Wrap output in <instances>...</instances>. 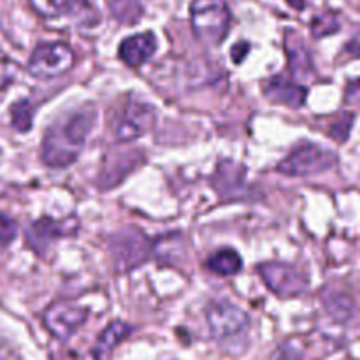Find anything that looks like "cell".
Returning <instances> with one entry per match:
<instances>
[{
  "label": "cell",
  "instance_id": "1",
  "mask_svg": "<svg viewBox=\"0 0 360 360\" xmlns=\"http://www.w3.org/2000/svg\"><path fill=\"white\" fill-rule=\"evenodd\" d=\"M97 115L91 105L67 115L62 122L51 125L42 143V160L56 169L69 167L77 160L86 137L90 136Z\"/></svg>",
  "mask_w": 360,
  "mask_h": 360
},
{
  "label": "cell",
  "instance_id": "2",
  "mask_svg": "<svg viewBox=\"0 0 360 360\" xmlns=\"http://www.w3.org/2000/svg\"><path fill=\"white\" fill-rule=\"evenodd\" d=\"M192 27L206 46H218L231 28V11L225 0H193L190 6Z\"/></svg>",
  "mask_w": 360,
  "mask_h": 360
},
{
  "label": "cell",
  "instance_id": "3",
  "mask_svg": "<svg viewBox=\"0 0 360 360\" xmlns=\"http://www.w3.org/2000/svg\"><path fill=\"white\" fill-rule=\"evenodd\" d=\"M336 162L338 158L333 151L323 150L313 143H301L288 153V157L283 162H280L278 171L285 176L304 178V176L329 171Z\"/></svg>",
  "mask_w": 360,
  "mask_h": 360
},
{
  "label": "cell",
  "instance_id": "4",
  "mask_svg": "<svg viewBox=\"0 0 360 360\" xmlns=\"http://www.w3.org/2000/svg\"><path fill=\"white\" fill-rule=\"evenodd\" d=\"M72 48L65 42H44L34 49L28 62V72L39 79H51L65 74L74 65Z\"/></svg>",
  "mask_w": 360,
  "mask_h": 360
},
{
  "label": "cell",
  "instance_id": "5",
  "mask_svg": "<svg viewBox=\"0 0 360 360\" xmlns=\"http://www.w3.org/2000/svg\"><path fill=\"white\" fill-rule=\"evenodd\" d=\"M259 274L266 287L280 297H295L308 290L309 281L297 267L288 264L267 262L260 264Z\"/></svg>",
  "mask_w": 360,
  "mask_h": 360
},
{
  "label": "cell",
  "instance_id": "6",
  "mask_svg": "<svg viewBox=\"0 0 360 360\" xmlns=\"http://www.w3.org/2000/svg\"><path fill=\"white\" fill-rule=\"evenodd\" d=\"M206 320L217 340H229L241 334L250 326V316L239 306L229 301H214L206 308Z\"/></svg>",
  "mask_w": 360,
  "mask_h": 360
},
{
  "label": "cell",
  "instance_id": "7",
  "mask_svg": "<svg viewBox=\"0 0 360 360\" xmlns=\"http://www.w3.org/2000/svg\"><path fill=\"white\" fill-rule=\"evenodd\" d=\"M155 123V109L141 101H129L115 120V136L118 141H134L146 134Z\"/></svg>",
  "mask_w": 360,
  "mask_h": 360
},
{
  "label": "cell",
  "instance_id": "8",
  "mask_svg": "<svg viewBox=\"0 0 360 360\" xmlns=\"http://www.w3.org/2000/svg\"><path fill=\"white\" fill-rule=\"evenodd\" d=\"M88 319V311L69 301L55 302L44 313V323L49 333L58 340L72 336Z\"/></svg>",
  "mask_w": 360,
  "mask_h": 360
},
{
  "label": "cell",
  "instance_id": "9",
  "mask_svg": "<svg viewBox=\"0 0 360 360\" xmlns=\"http://www.w3.org/2000/svg\"><path fill=\"white\" fill-rule=\"evenodd\" d=\"M213 186L225 200L246 199L250 192L245 181V169L234 162H221L213 178Z\"/></svg>",
  "mask_w": 360,
  "mask_h": 360
},
{
  "label": "cell",
  "instance_id": "10",
  "mask_svg": "<svg viewBox=\"0 0 360 360\" xmlns=\"http://www.w3.org/2000/svg\"><path fill=\"white\" fill-rule=\"evenodd\" d=\"M112 255L116 264L125 269L136 267L148 257L146 239L139 232H120L112 238Z\"/></svg>",
  "mask_w": 360,
  "mask_h": 360
},
{
  "label": "cell",
  "instance_id": "11",
  "mask_svg": "<svg viewBox=\"0 0 360 360\" xmlns=\"http://www.w3.org/2000/svg\"><path fill=\"white\" fill-rule=\"evenodd\" d=\"M264 94L269 101L278 102V104H283L287 108H301L306 101V91L304 86H301L295 81L287 79L283 76H274L271 79L266 81L264 84Z\"/></svg>",
  "mask_w": 360,
  "mask_h": 360
},
{
  "label": "cell",
  "instance_id": "12",
  "mask_svg": "<svg viewBox=\"0 0 360 360\" xmlns=\"http://www.w3.org/2000/svg\"><path fill=\"white\" fill-rule=\"evenodd\" d=\"M155 49H157L155 35L151 32H144L127 37L120 44L118 55L129 67H141L155 55Z\"/></svg>",
  "mask_w": 360,
  "mask_h": 360
},
{
  "label": "cell",
  "instance_id": "13",
  "mask_svg": "<svg viewBox=\"0 0 360 360\" xmlns=\"http://www.w3.org/2000/svg\"><path fill=\"white\" fill-rule=\"evenodd\" d=\"M285 49H287V58L290 70L297 79H309L315 74V65L309 49L306 48L304 42L295 34H287L285 39Z\"/></svg>",
  "mask_w": 360,
  "mask_h": 360
},
{
  "label": "cell",
  "instance_id": "14",
  "mask_svg": "<svg viewBox=\"0 0 360 360\" xmlns=\"http://www.w3.org/2000/svg\"><path fill=\"white\" fill-rule=\"evenodd\" d=\"M63 234L62 224L51 220V218H41L34 221L32 227L27 231V241L37 253L44 252L51 241Z\"/></svg>",
  "mask_w": 360,
  "mask_h": 360
},
{
  "label": "cell",
  "instance_id": "15",
  "mask_svg": "<svg viewBox=\"0 0 360 360\" xmlns=\"http://www.w3.org/2000/svg\"><path fill=\"white\" fill-rule=\"evenodd\" d=\"M130 334V327L125 322H112L111 326L105 327L98 336L97 343L94 347V355L97 360H108L111 352L125 340Z\"/></svg>",
  "mask_w": 360,
  "mask_h": 360
},
{
  "label": "cell",
  "instance_id": "16",
  "mask_svg": "<svg viewBox=\"0 0 360 360\" xmlns=\"http://www.w3.org/2000/svg\"><path fill=\"white\" fill-rule=\"evenodd\" d=\"M207 269L211 273L218 274V276H234L241 271L243 260L239 257L238 252L231 248H225L217 252L214 255H211L206 262Z\"/></svg>",
  "mask_w": 360,
  "mask_h": 360
},
{
  "label": "cell",
  "instance_id": "17",
  "mask_svg": "<svg viewBox=\"0 0 360 360\" xmlns=\"http://www.w3.org/2000/svg\"><path fill=\"white\" fill-rule=\"evenodd\" d=\"M323 304H326L327 313L338 322H345L354 313V302L347 294H341V292H330L323 295Z\"/></svg>",
  "mask_w": 360,
  "mask_h": 360
},
{
  "label": "cell",
  "instance_id": "18",
  "mask_svg": "<svg viewBox=\"0 0 360 360\" xmlns=\"http://www.w3.org/2000/svg\"><path fill=\"white\" fill-rule=\"evenodd\" d=\"M109 9L112 16L127 25H134L143 16V4L141 0H109Z\"/></svg>",
  "mask_w": 360,
  "mask_h": 360
},
{
  "label": "cell",
  "instance_id": "19",
  "mask_svg": "<svg viewBox=\"0 0 360 360\" xmlns=\"http://www.w3.org/2000/svg\"><path fill=\"white\" fill-rule=\"evenodd\" d=\"M340 30V18L338 14L326 11L322 14H316L311 21V34L315 39L327 37Z\"/></svg>",
  "mask_w": 360,
  "mask_h": 360
},
{
  "label": "cell",
  "instance_id": "20",
  "mask_svg": "<svg viewBox=\"0 0 360 360\" xmlns=\"http://www.w3.org/2000/svg\"><path fill=\"white\" fill-rule=\"evenodd\" d=\"M11 120L13 127L20 132H28L32 129V120H34V108L28 101H20L11 108Z\"/></svg>",
  "mask_w": 360,
  "mask_h": 360
},
{
  "label": "cell",
  "instance_id": "21",
  "mask_svg": "<svg viewBox=\"0 0 360 360\" xmlns=\"http://www.w3.org/2000/svg\"><path fill=\"white\" fill-rule=\"evenodd\" d=\"M30 4L41 16L55 18L67 9L70 0H30Z\"/></svg>",
  "mask_w": 360,
  "mask_h": 360
},
{
  "label": "cell",
  "instance_id": "22",
  "mask_svg": "<svg viewBox=\"0 0 360 360\" xmlns=\"http://www.w3.org/2000/svg\"><path fill=\"white\" fill-rule=\"evenodd\" d=\"M271 360H302V347L297 340H288L274 350Z\"/></svg>",
  "mask_w": 360,
  "mask_h": 360
},
{
  "label": "cell",
  "instance_id": "23",
  "mask_svg": "<svg viewBox=\"0 0 360 360\" xmlns=\"http://www.w3.org/2000/svg\"><path fill=\"white\" fill-rule=\"evenodd\" d=\"M352 125H354V115H343L333 123L329 134L333 139L340 141V143H345L348 139L352 132Z\"/></svg>",
  "mask_w": 360,
  "mask_h": 360
},
{
  "label": "cell",
  "instance_id": "24",
  "mask_svg": "<svg viewBox=\"0 0 360 360\" xmlns=\"http://www.w3.org/2000/svg\"><path fill=\"white\" fill-rule=\"evenodd\" d=\"M18 76V65L7 56L0 55V91L6 90Z\"/></svg>",
  "mask_w": 360,
  "mask_h": 360
},
{
  "label": "cell",
  "instance_id": "25",
  "mask_svg": "<svg viewBox=\"0 0 360 360\" xmlns=\"http://www.w3.org/2000/svg\"><path fill=\"white\" fill-rule=\"evenodd\" d=\"M18 234L16 221L11 220L6 214H0V248L7 246L9 243L14 241Z\"/></svg>",
  "mask_w": 360,
  "mask_h": 360
},
{
  "label": "cell",
  "instance_id": "26",
  "mask_svg": "<svg viewBox=\"0 0 360 360\" xmlns=\"http://www.w3.org/2000/svg\"><path fill=\"white\" fill-rule=\"evenodd\" d=\"M345 101H347L348 104L360 105V79L352 81V83L348 84L347 98H345Z\"/></svg>",
  "mask_w": 360,
  "mask_h": 360
},
{
  "label": "cell",
  "instance_id": "27",
  "mask_svg": "<svg viewBox=\"0 0 360 360\" xmlns=\"http://www.w3.org/2000/svg\"><path fill=\"white\" fill-rule=\"evenodd\" d=\"M248 51H250V44L248 42H238V44L234 46V48H232V51H231V55H232V62L234 63H241L243 60L246 58V55H248Z\"/></svg>",
  "mask_w": 360,
  "mask_h": 360
},
{
  "label": "cell",
  "instance_id": "28",
  "mask_svg": "<svg viewBox=\"0 0 360 360\" xmlns=\"http://www.w3.org/2000/svg\"><path fill=\"white\" fill-rule=\"evenodd\" d=\"M345 51H347L348 55L354 56V58H359L360 56V34L355 35V37H352V41L348 42L347 48H345Z\"/></svg>",
  "mask_w": 360,
  "mask_h": 360
},
{
  "label": "cell",
  "instance_id": "29",
  "mask_svg": "<svg viewBox=\"0 0 360 360\" xmlns=\"http://www.w3.org/2000/svg\"><path fill=\"white\" fill-rule=\"evenodd\" d=\"M288 6L294 7V9L297 11H302L306 7V0H287Z\"/></svg>",
  "mask_w": 360,
  "mask_h": 360
}]
</instances>
